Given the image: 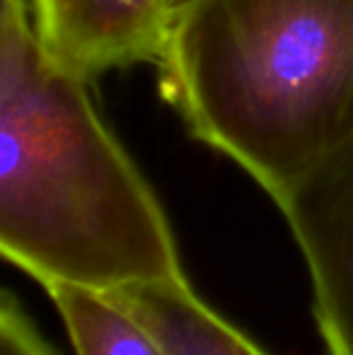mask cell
<instances>
[{
    "mask_svg": "<svg viewBox=\"0 0 353 355\" xmlns=\"http://www.w3.org/2000/svg\"><path fill=\"white\" fill-rule=\"evenodd\" d=\"M89 83L44 49L29 0L0 3V254L42 288L189 283L162 201Z\"/></svg>",
    "mask_w": 353,
    "mask_h": 355,
    "instance_id": "6da1fadb",
    "label": "cell"
},
{
    "mask_svg": "<svg viewBox=\"0 0 353 355\" xmlns=\"http://www.w3.org/2000/svg\"><path fill=\"white\" fill-rule=\"evenodd\" d=\"M155 66L189 136L271 201L353 136V0H193Z\"/></svg>",
    "mask_w": 353,
    "mask_h": 355,
    "instance_id": "7a4b0ae2",
    "label": "cell"
},
{
    "mask_svg": "<svg viewBox=\"0 0 353 355\" xmlns=\"http://www.w3.org/2000/svg\"><path fill=\"white\" fill-rule=\"evenodd\" d=\"M273 203L305 261L325 355H353V136Z\"/></svg>",
    "mask_w": 353,
    "mask_h": 355,
    "instance_id": "3957f363",
    "label": "cell"
},
{
    "mask_svg": "<svg viewBox=\"0 0 353 355\" xmlns=\"http://www.w3.org/2000/svg\"><path fill=\"white\" fill-rule=\"evenodd\" d=\"M29 8L44 49L87 80L155 66L172 19L167 0H29Z\"/></svg>",
    "mask_w": 353,
    "mask_h": 355,
    "instance_id": "277c9868",
    "label": "cell"
},
{
    "mask_svg": "<svg viewBox=\"0 0 353 355\" xmlns=\"http://www.w3.org/2000/svg\"><path fill=\"white\" fill-rule=\"evenodd\" d=\"M104 295L131 314L167 355H268L198 297L191 283L133 285Z\"/></svg>",
    "mask_w": 353,
    "mask_h": 355,
    "instance_id": "5b68a950",
    "label": "cell"
},
{
    "mask_svg": "<svg viewBox=\"0 0 353 355\" xmlns=\"http://www.w3.org/2000/svg\"><path fill=\"white\" fill-rule=\"evenodd\" d=\"M44 290L61 314L76 355H167L109 295L78 285H51Z\"/></svg>",
    "mask_w": 353,
    "mask_h": 355,
    "instance_id": "8992f818",
    "label": "cell"
},
{
    "mask_svg": "<svg viewBox=\"0 0 353 355\" xmlns=\"http://www.w3.org/2000/svg\"><path fill=\"white\" fill-rule=\"evenodd\" d=\"M0 355H56L10 288L0 293Z\"/></svg>",
    "mask_w": 353,
    "mask_h": 355,
    "instance_id": "52a82bcc",
    "label": "cell"
},
{
    "mask_svg": "<svg viewBox=\"0 0 353 355\" xmlns=\"http://www.w3.org/2000/svg\"><path fill=\"white\" fill-rule=\"evenodd\" d=\"M193 0H167V8H170V17L175 12H179V10H184L187 5H191Z\"/></svg>",
    "mask_w": 353,
    "mask_h": 355,
    "instance_id": "ba28073f",
    "label": "cell"
}]
</instances>
